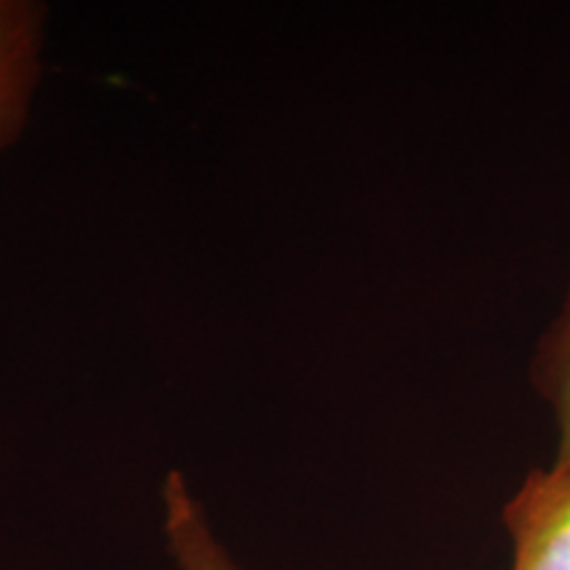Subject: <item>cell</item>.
<instances>
[{
  "instance_id": "cell-1",
  "label": "cell",
  "mask_w": 570,
  "mask_h": 570,
  "mask_svg": "<svg viewBox=\"0 0 570 570\" xmlns=\"http://www.w3.org/2000/svg\"><path fill=\"white\" fill-rule=\"evenodd\" d=\"M512 570H570V460L531 470L502 510Z\"/></svg>"
},
{
  "instance_id": "cell-2",
  "label": "cell",
  "mask_w": 570,
  "mask_h": 570,
  "mask_svg": "<svg viewBox=\"0 0 570 570\" xmlns=\"http://www.w3.org/2000/svg\"><path fill=\"white\" fill-rule=\"evenodd\" d=\"M48 9L35 0H0V154L21 138L42 80Z\"/></svg>"
},
{
  "instance_id": "cell-3",
  "label": "cell",
  "mask_w": 570,
  "mask_h": 570,
  "mask_svg": "<svg viewBox=\"0 0 570 570\" xmlns=\"http://www.w3.org/2000/svg\"><path fill=\"white\" fill-rule=\"evenodd\" d=\"M164 539L177 570H240L227 547L214 533L209 518L183 473L164 479Z\"/></svg>"
},
{
  "instance_id": "cell-4",
  "label": "cell",
  "mask_w": 570,
  "mask_h": 570,
  "mask_svg": "<svg viewBox=\"0 0 570 570\" xmlns=\"http://www.w3.org/2000/svg\"><path fill=\"white\" fill-rule=\"evenodd\" d=\"M531 386L552 412L558 446L552 462L570 460V277L566 294L533 348Z\"/></svg>"
}]
</instances>
